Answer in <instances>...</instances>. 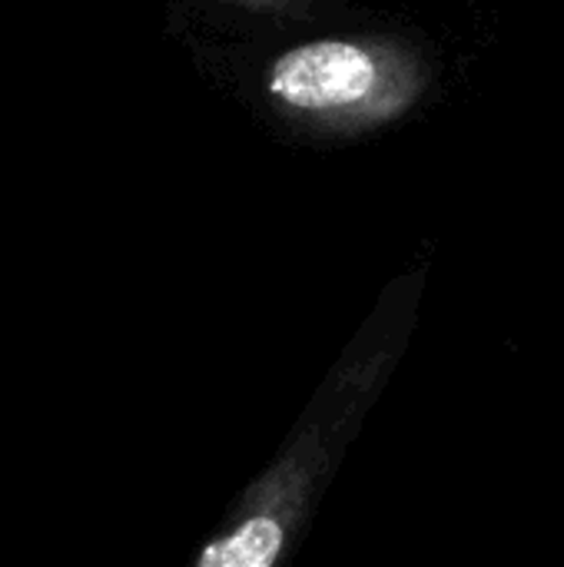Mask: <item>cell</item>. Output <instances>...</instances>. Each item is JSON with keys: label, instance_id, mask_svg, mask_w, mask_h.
<instances>
[{"label": "cell", "instance_id": "obj_1", "mask_svg": "<svg viewBox=\"0 0 564 567\" xmlns=\"http://www.w3.org/2000/svg\"><path fill=\"white\" fill-rule=\"evenodd\" d=\"M432 47L406 30L326 33L266 60L256 93L266 116L299 140L346 143L409 120L435 90Z\"/></svg>", "mask_w": 564, "mask_h": 567}, {"label": "cell", "instance_id": "obj_2", "mask_svg": "<svg viewBox=\"0 0 564 567\" xmlns=\"http://www.w3.org/2000/svg\"><path fill=\"white\" fill-rule=\"evenodd\" d=\"M283 548V525L273 515H253L226 538L213 542L196 567H273Z\"/></svg>", "mask_w": 564, "mask_h": 567}, {"label": "cell", "instance_id": "obj_3", "mask_svg": "<svg viewBox=\"0 0 564 567\" xmlns=\"http://www.w3.org/2000/svg\"><path fill=\"white\" fill-rule=\"evenodd\" d=\"M213 7H226L236 13H249L256 20H283L299 17V0H206Z\"/></svg>", "mask_w": 564, "mask_h": 567}, {"label": "cell", "instance_id": "obj_4", "mask_svg": "<svg viewBox=\"0 0 564 567\" xmlns=\"http://www.w3.org/2000/svg\"><path fill=\"white\" fill-rule=\"evenodd\" d=\"M322 3H332V0H299V17H309V13L319 10Z\"/></svg>", "mask_w": 564, "mask_h": 567}]
</instances>
